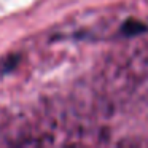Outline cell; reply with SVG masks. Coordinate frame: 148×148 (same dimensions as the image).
I'll use <instances>...</instances> for the list:
<instances>
[{
    "mask_svg": "<svg viewBox=\"0 0 148 148\" xmlns=\"http://www.w3.org/2000/svg\"><path fill=\"white\" fill-rule=\"evenodd\" d=\"M147 30V26L145 24H142L140 21H135V19H129L126 21L124 24H123L121 27V32L124 34V35L131 37V35H137V34H142Z\"/></svg>",
    "mask_w": 148,
    "mask_h": 148,
    "instance_id": "6da1fadb",
    "label": "cell"
}]
</instances>
